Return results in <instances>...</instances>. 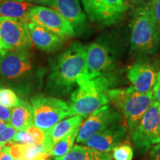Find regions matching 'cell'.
<instances>
[{
	"label": "cell",
	"mask_w": 160,
	"mask_h": 160,
	"mask_svg": "<svg viewBox=\"0 0 160 160\" xmlns=\"http://www.w3.org/2000/svg\"><path fill=\"white\" fill-rule=\"evenodd\" d=\"M45 73L30 50L7 51L0 58V79L21 97L37 95Z\"/></svg>",
	"instance_id": "cell-1"
},
{
	"label": "cell",
	"mask_w": 160,
	"mask_h": 160,
	"mask_svg": "<svg viewBox=\"0 0 160 160\" xmlns=\"http://www.w3.org/2000/svg\"><path fill=\"white\" fill-rule=\"evenodd\" d=\"M85 59L86 47L77 42L51 60L46 82L48 93L58 97L69 93L83 75Z\"/></svg>",
	"instance_id": "cell-2"
},
{
	"label": "cell",
	"mask_w": 160,
	"mask_h": 160,
	"mask_svg": "<svg viewBox=\"0 0 160 160\" xmlns=\"http://www.w3.org/2000/svg\"><path fill=\"white\" fill-rule=\"evenodd\" d=\"M113 82L110 74L87 79L82 76L77 81L78 88L71 93L70 102L71 117H88L93 111L109 103L108 91Z\"/></svg>",
	"instance_id": "cell-3"
},
{
	"label": "cell",
	"mask_w": 160,
	"mask_h": 160,
	"mask_svg": "<svg viewBox=\"0 0 160 160\" xmlns=\"http://www.w3.org/2000/svg\"><path fill=\"white\" fill-rule=\"evenodd\" d=\"M108 95L109 102H111L125 119L130 133L155 101L153 91L142 93L131 86L125 89H110Z\"/></svg>",
	"instance_id": "cell-4"
},
{
	"label": "cell",
	"mask_w": 160,
	"mask_h": 160,
	"mask_svg": "<svg viewBox=\"0 0 160 160\" xmlns=\"http://www.w3.org/2000/svg\"><path fill=\"white\" fill-rule=\"evenodd\" d=\"M131 23V51L139 54L154 53L160 36L146 6L137 10Z\"/></svg>",
	"instance_id": "cell-5"
},
{
	"label": "cell",
	"mask_w": 160,
	"mask_h": 160,
	"mask_svg": "<svg viewBox=\"0 0 160 160\" xmlns=\"http://www.w3.org/2000/svg\"><path fill=\"white\" fill-rule=\"evenodd\" d=\"M33 124L44 132L68 117H71L68 103L57 97L37 94L30 99Z\"/></svg>",
	"instance_id": "cell-6"
},
{
	"label": "cell",
	"mask_w": 160,
	"mask_h": 160,
	"mask_svg": "<svg viewBox=\"0 0 160 160\" xmlns=\"http://www.w3.org/2000/svg\"><path fill=\"white\" fill-rule=\"evenodd\" d=\"M159 103L154 101L144 113L131 134L132 142L139 153H145L160 142Z\"/></svg>",
	"instance_id": "cell-7"
},
{
	"label": "cell",
	"mask_w": 160,
	"mask_h": 160,
	"mask_svg": "<svg viewBox=\"0 0 160 160\" xmlns=\"http://www.w3.org/2000/svg\"><path fill=\"white\" fill-rule=\"evenodd\" d=\"M26 22L22 19L0 17V45L5 51L31 48Z\"/></svg>",
	"instance_id": "cell-8"
},
{
	"label": "cell",
	"mask_w": 160,
	"mask_h": 160,
	"mask_svg": "<svg viewBox=\"0 0 160 160\" xmlns=\"http://www.w3.org/2000/svg\"><path fill=\"white\" fill-rule=\"evenodd\" d=\"M82 2L89 19L102 25L118 22L128 10L125 0H82Z\"/></svg>",
	"instance_id": "cell-9"
},
{
	"label": "cell",
	"mask_w": 160,
	"mask_h": 160,
	"mask_svg": "<svg viewBox=\"0 0 160 160\" xmlns=\"http://www.w3.org/2000/svg\"><path fill=\"white\" fill-rule=\"evenodd\" d=\"M114 56L111 49L102 42H96L86 47V59L83 77L92 79L109 74L114 67Z\"/></svg>",
	"instance_id": "cell-10"
},
{
	"label": "cell",
	"mask_w": 160,
	"mask_h": 160,
	"mask_svg": "<svg viewBox=\"0 0 160 160\" xmlns=\"http://www.w3.org/2000/svg\"><path fill=\"white\" fill-rule=\"evenodd\" d=\"M122 116L115 107L105 105L93 111L82 122L79 128L76 139L77 142L82 143L91 135L105 130L110 126L120 123Z\"/></svg>",
	"instance_id": "cell-11"
},
{
	"label": "cell",
	"mask_w": 160,
	"mask_h": 160,
	"mask_svg": "<svg viewBox=\"0 0 160 160\" xmlns=\"http://www.w3.org/2000/svg\"><path fill=\"white\" fill-rule=\"evenodd\" d=\"M27 20L49 30L62 39L73 37L76 34L71 24L50 8L33 6L28 13Z\"/></svg>",
	"instance_id": "cell-12"
},
{
	"label": "cell",
	"mask_w": 160,
	"mask_h": 160,
	"mask_svg": "<svg viewBox=\"0 0 160 160\" xmlns=\"http://www.w3.org/2000/svg\"><path fill=\"white\" fill-rule=\"evenodd\" d=\"M127 134L125 126L118 123L91 135L82 143L97 151L110 152L125 141Z\"/></svg>",
	"instance_id": "cell-13"
},
{
	"label": "cell",
	"mask_w": 160,
	"mask_h": 160,
	"mask_svg": "<svg viewBox=\"0 0 160 160\" xmlns=\"http://www.w3.org/2000/svg\"><path fill=\"white\" fill-rule=\"evenodd\" d=\"M157 68L145 59H139L128 71L127 77L131 87L142 93L153 91L157 77Z\"/></svg>",
	"instance_id": "cell-14"
},
{
	"label": "cell",
	"mask_w": 160,
	"mask_h": 160,
	"mask_svg": "<svg viewBox=\"0 0 160 160\" xmlns=\"http://www.w3.org/2000/svg\"><path fill=\"white\" fill-rule=\"evenodd\" d=\"M48 6L67 20L76 33H79L83 31L86 17L79 0H51Z\"/></svg>",
	"instance_id": "cell-15"
},
{
	"label": "cell",
	"mask_w": 160,
	"mask_h": 160,
	"mask_svg": "<svg viewBox=\"0 0 160 160\" xmlns=\"http://www.w3.org/2000/svg\"><path fill=\"white\" fill-rule=\"evenodd\" d=\"M28 30L32 45L40 51L45 52L57 51L63 45V40L59 36L37 24L28 21Z\"/></svg>",
	"instance_id": "cell-16"
},
{
	"label": "cell",
	"mask_w": 160,
	"mask_h": 160,
	"mask_svg": "<svg viewBox=\"0 0 160 160\" xmlns=\"http://www.w3.org/2000/svg\"><path fill=\"white\" fill-rule=\"evenodd\" d=\"M85 117L82 116H72L68 119L61 120L45 131V140L43 147L46 153L49 154L50 151L56 142H57L62 138L69 134L72 131L79 129Z\"/></svg>",
	"instance_id": "cell-17"
},
{
	"label": "cell",
	"mask_w": 160,
	"mask_h": 160,
	"mask_svg": "<svg viewBox=\"0 0 160 160\" xmlns=\"http://www.w3.org/2000/svg\"><path fill=\"white\" fill-rule=\"evenodd\" d=\"M10 125L16 131H25L33 124V112L31 103L22 99L19 105L11 109Z\"/></svg>",
	"instance_id": "cell-18"
},
{
	"label": "cell",
	"mask_w": 160,
	"mask_h": 160,
	"mask_svg": "<svg viewBox=\"0 0 160 160\" xmlns=\"http://www.w3.org/2000/svg\"><path fill=\"white\" fill-rule=\"evenodd\" d=\"M110 152H102L92 149L87 146L73 145L68 153L54 160H111Z\"/></svg>",
	"instance_id": "cell-19"
},
{
	"label": "cell",
	"mask_w": 160,
	"mask_h": 160,
	"mask_svg": "<svg viewBox=\"0 0 160 160\" xmlns=\"http://www.w3.org/2000/svg\"><path fill=\"white\" fill-rule=\"evenodd\" d=\"M34 5L15 0L0 1V17L27 20V15Z\"/></svg>",
	"instance_id": "cell-20"
},
{
	"label": "cell",
	"mask_w": 160,
	"mask_h": 160,
	"mask_svg": "<svg viewBox=\"0 0 160 160\" xmlns=\"http://www.w3.org/2000/svg\"><path fill=\"white\" fill-rule=\"evenodd\" d=\"M78 132H79V129L75 130L70 133L69 134L59 139L52 147L51 150L49 152V156L59 157L68 153L73 148V144L77 139Z\"/></svg>",
	"instance_id": "cell-21"
},
{
	"label": "cell",
	"mask_w": 160,
	"mask_h": 160,
	"mask_svg": "<svg viewBox=\"0 0 160 160\" xmlns=\"http://www.w3.org/2000/svg\"><path fill=\"white\" fill-rule=\"evenodd\" d=\"M22 98L19 97L15 91L8 87L0 85V105L8 108L19 105Z\"/></svg>",
	"instance_id": "cell-22"
},
{
	"label": "cell",
	"mask_w": 160,
	"mask_h": 160,
	"mask_svg": "<svg viewBox=\"0 0 160 160\" xmlns=\"http://www.w3.org/2000/svg\"><path fill=\"white\" fill-rule=\"evenodd\" d=\"M112 151V158L114 160H133V150L128 144H122Z\"/></svg>",
	"instance_id": "cell-23"
},
{
	"label": "cell",
	"mask_w": 160,
	"mask_h": 160,
	"mask_svg": "<svg viewBox=\"0 0 160 160\" xmlns=\"http://www.w3.org/2000/svg\"><path fill=\"white\" fill-rule=\"evenodd\" d=\"M160 36V0H148L145 5Z\"/></svg>",
	"instance_id": "cell-24"
},
{
	"label": "cell",
	"mask_w": 160,
	"mask_h": 160,
	"mask_svg": "<svg viewBox=\"0 0 160 160\" xmlns=\"http://www.w3.org/2000/svg\"><path fill=\"white\" fill-rule=\"evenodd\" d=\"M25 131H27L31 135V137L35 140L36 144L43 146L45 140V132L33 125L28 128Z\"/></svg>",
	"instance_id": "cell-25"
},
{
	"label": "cell",
	"mask_w": 160,
	"mask_h": 160,
	"mask_svg": "<svg viewBox=\"0 0 160 160\" xmlns=\"http://www.w3.org/2000/svg\"><path fill=\"white\" fill-rule=\"evenodd\" d=\"M12 142L13 144H36L35 140L31 137V135L27 131H17L14 138Z\"/></svg>",
	"instance_id": "cell-26"
},
{
	"label": "cell",
	"mask_w": 160,
	"mask_h": 160,
	"mask_svg": "<svg viewBox=\"0 0 160 160\" xmlns=\"http://www.w3.org/2000/svg\"><path fill=\"white\" fill-rule=\"evenodd\" d=\"M17 131L11 125H8L2 131L0 132V143H13L12 141Z\"/></svg>",
	"instance_id": "cell-27"
},
{
	"label": "cell",
	"mask_w": 160,
	"mask_h": 160,
	"mask_svg": "<svg viewBox=\"0 0 160 160\" xmlns=\"http://www.w3.org/2000/svg\"><path fill=\"white\" fill-rule=\"evenodd\" d=\"M147 160H160V142L151 148L148 155Z\"/></svg>",
	"instance_id": "cell-28"
},
{
	"label": "cell",
	"mask_w": 160,
	"mask_h": 160,
	"mask_svg": "<svg viewBox=\"0 0 160 160\" xmlns=\"http://www.w3.org/2000/svg\"><path fill=\"white\" fill-rule=\"evenodd\" d=\"M153 93L155 101L160 104V71L157 73V81H156L155 85L153 87Z\"/></svg>",
	"instance_id": "cell-29"
},
{
	"label": "cell",
	"mask_w": 160,
	"mask_h": 160,
	"mask_svg": "<svg viewBox=\"0 0 160 160\" xmlns=\"http://www.w3.org/2000/svg\"><path fill=\"white\" fill-rule=\"evenodd\" d=\"M9 145H13V143H8L4 148L0 152V160H17L12 157L10 152V146Z\"/></svg>",
	"instance_id": "cell-30"
},
{
	"label": "cell",
	"mask_w": 160,
	"mask_h": 160,
	"mask_svg": "<svg viewBox=\"0 0 160 160\" xmlns=\"http://www.w3.org/2000/svg\"><path fill=\"white\" fill-rule=\"evenodd\" d=\"M15 1L19 2H27L32 3V4H39V5H49L51 3V0H15Z\"/></svg>",
	"instance_id": "cell-31"
},
{
	"label": "cell",
	"mask_w": 160,
	"mask_h": 160,
	"mask_svg": "<svg viewBox=\"0 0 160 160\" xmlns=\"http://www.w3.org/2000/svg\"><path fill=\"white\" fill-rule=\"evenodd\" d=\"M48 157H49V154H48V153H45V154L40 156V157H37V159H35L33 160H48Z\"/></svg>",
	"instance_id": "cell-32"
},
{
	"label": "cell",
	"mask_w": 160,
	"mask_h": 160,
	"mask_svg": "<svg viewBox=\"0 0 160 160\" xmlns=\"http://www.w3.org/2000/svg\"><path fill=\"white\" fill-rule=\"evenodd\" d=\"M8 125V124H6L5 122H3L0 121V132L2 131Z\"/></svg>",
	"instance_id": "cell-33"
},
{
	"label": "cell",
	"mask_w": 160,
	"mask_h": 160,
	"mask_svg": "<svg viewBox=\"0 0 160 160\" xmlns=\"http://www.w3.org/2000/svg\"><path fill=\"white\" fill-rule=\"evenodd\" d=\"M6 52H7V51H5V50H4L1 47V45H0V58L2 57V56L5 54Z\"/></svg>",
	"instance_id": "cell-34"
},
{
	"label": "cell",
	"mask_w": 160,
	"mask_h": 160,
	"mask_svg": "<svg viewBox=\"0 0 160 160\" xmlns=\"http://www.w3.org/2000/svg\"><path fill=\"white\" fill-rule=\"evenodd\" d=\"M8 144V143H7V144H5V143H0V152H1L2 150V149L4 148V147H5V146L7 145Z\"/></svg>",
	"instance_id": "cell-35"
},
{
	"label": "cell",
	"mask_w": 160,
	"mask_h": 160,
	"mask_svg": "<svg viewBox=\"0 0 160 160\" xmlns=\"http://www.w3.org/2000/svg\"><path fill=\"white\" fill-rule=\"evenodd\" d=\"M159 122H160V104H159Z\"/></svg>",
	"instance_id": "cell-36"
},
{
	"label": "cell",
	"mask_w": 160,
	"mask_h": 160,
	"mask_svg": "<svg viewBox=\"0 0 160 160\" xmlns=\"http://www.w3.org/2000/svg\"><path fill=\"white\" fill-rule=\"evenodd\" d=\"M128 1H131V2H137L138 0H128Z\"/></svg>",
	"instance_id": "cell-37"
},
{
	"label": "cell",
	"mask_w": 160,
	"mask_h": 160,
	"mask_svg": "<svg viewBox=\"0 0 160 160\" xmlns=\"http://www.w3.org/2000/svg\"><path fill=\"white\" fill-rule=\"evenodd\" d=\"M0 1H2V0H0Z\"/></svg>",
	"instance_id": "cell-38"
},
{
	"label": "cell",
	"mask_w": 160,
	"mask_h": 160,
	"mask_svg": "<svg viewBox=\"0 0 160 160\" xmlns=\"http://www.w3.org/2000/svg\"><path fill=\"white\" fill-rule=\"evenodd\" d=\"M48 160H51V159H48Z\"/></svg>",
	"instance_id": "cell-39"
}]
</instances>
